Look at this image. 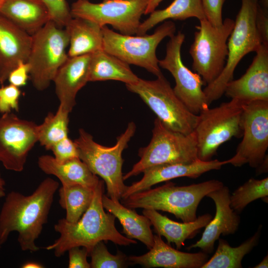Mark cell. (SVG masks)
<instances>
[{"mask_svg": "<svg viewBox=\"0 0 268 268\" xmlns=\"http://www.w3.org/2000/svg\"><path fill=\"white\" fill-rule=\"evenodd\" d=\"M59 183L51 178L43 180L30 195L12 191L5 196L0 211V240L6 242L12 232L18 233L22 251L35 252Z\"/></svg>", "mask_w": 268, "mask_h": 268, "instance_id": "6da1fadb", "label": "cell"}, {"mask_svg": "<svg viewBox=\"0 0 268 268\" xmlns=\"http://www.w3.org/2000/svg\"><path fill=\"white\" fill-rule=\"evenodd\" d=\"M104 192V182L100 180L88 209L76 222H69L64 218L59 219L54 225L59 237L45 249L54 251L60 257L71 248H85L88 253L100 241H110L120 246L136 244L135 240L121 234L116 229L115 216L103 207L102 199Z\"/></svg>", "mask_w": 268, "mask_h": 268, "instance_id": "7a4b0ae2", "label": "cell"}, {"mask_svg": "<svg viewBox=\"0 0 268 268\" xmlns=\"http://www.w3.org/2000/svg\"><path fill=\"white\" fill-rule=\"evenodd\" d=\"M223 186V182L215 179L182 186L167 181L161 186L134 193L120 200L122 204L130 208L166 211L188 222L197 219V209L202 199Z\"/></svg>", "mask_w": 268, "mask_h": 268, "instance_id": "3957f363", "label": "cell"}, {"mask_svg": "<svg viewBox=\"0 0 268 268\" xmlns=\"http://www.w3.org/2000/svg\"><path fill=\"white\" fill-rule=\"evenodd\" d=\"M135 124L130 122L125 132L117 138L116 144L108 147L101 145L93 136L82 129L74 141L79 153V158L95 175L100 176L106 184L107 196L120 201L127 186L124 183L122 153L134 136Z\"/></svg>", "mask_w": 268, "mask_h": 268, "instance_id": "277c9868", "label": "cell"}, {"mask_svg": "<svg viewBox=\"0 0 268 268\" xmlns=\"http://www.w3.org/2000/svg\"><path fill=\"white\" fill-rule=\"evenodd\" d=\"M139 160L123 176V180L137 175L156 165L191 163L199 160L194 132L185 134L166 127L157 118L154 121L152 136L149 144L138 151Z\"/></svg>", "mask_w": 268, "mask_h": 268, "instance_id": "5b68a950", "label": "cell"}, {"mask_svg": "<svg viewBox=\"0 0 268 268\" xmlns=\"http://www.w3.org/2000/svg\"><path fill=\"white\" fill-rule=\"evenodd\" d=\"M259 0H241L234 26L228 38V55L225 67L218 77L203 89L207 103L219 99L226 84L233 79L235 68L243 58L256 52L261 44L255 17Z\"/></svg>", "mask_w": 268, "mask_h": 268, "instance_id": "8992f818", "label": "cell"}, {"mask_svg": "<svg viewBox=\"0 0 268 268\" xmlns=\"http://www.w3.org/2000/svg\"><path fill=\"white\" fill-rule=\"evenodd\" d=\"M103 50L129 65L145 68L156 76L162 75L156 50L159 44L166 37L175 35L176 26L171 21H165L150 35L122 34L102 27Z\"/></svg>", "mask_w": 268, "mask_h": 268, "instance_id": "52a82bcc", "label": "cell"}, {"mask_svg": "<svg viewBox=\"0 0 268 268\" xmlns=\"http://www.w3.org/2000/svg\"><path fill=\"white\" fill-rule=\"evenodd\" d=\"M69 37L65 28L52 20L32 35L31 49L27 63L30 78L38 91L46 89L60 67L68 58L66 49Z\"/></svg>", "mask_w": 268, "mask_h": 268, "instance_id": "ba28073f", "label": "cell"}, {"mask_svg": "<svg viewBox=\"0 0 268 268\" xmlns=\"http://www.w3.org/2000/svg\"><path fill=\"white\" fill-rule=\"evenodd\" d=\"M243 104L236 99L201 111L193 131L199 160H211L219 146L232 137L242 136Z\"/></svg>", "mask_w": 268, "mask_h": 268, "instance_id": "9c48e42d", "label": "cell"}, {"mask_svg": "<svg viewBox=\"0 0 268 268\" xmlns=\"http://www.w3.org/2000/svg\"><path fill=\"white\" fill-rule=\"evenodd\" d=\"M126 86L137 94L168 129L185 134L193 132L198 115L187 108L163 74L153 80L139 78L136 82Z\"/></svg>", "mask_w": 268, "mask_h": 268, "instance_id": "30bf717a", "label": "cell"}, {"mask_svg": "<svg viewBox=\"0 0 268 268\" xmlns=\"http://www.w3.org/2000/svg\"><path fill=\"white\" fill-rule=\"evenodd\" d=\"M194 33L190 54L194 71L201 77L204 84L211 83L222 71L228 55L227 40L235 24L225 18L219 27L211 25L206 19L200 21Z\"/></svg>", "mask_w": 268, "mask_h": 268, "instance_id": "8fae6325", "label": "cell"}, {"mask_svg": "<svg viewBox=\"0 0 268 268\" xmlns=\"http://www.w3.org/2000/svg\"><path fill=\"white\" fill-rule=\"evenodd\" d=\"M149 0H104L93 3L76 0L70 8L72 17L83 18L101 27L111 25L120 33L136 34Z\"/></svg>", "mask_w": 268, "mask_h": 268, "instance_id": "7c38bea8", "label": "cell"}, {"mask_svg": "<svg viewBox=\"0 0 268 268\" xmlns=\"http://www.w3.org/2000/svg\"><path fill=\"white\" fill-rule=\"evenodd\" d=\"M242 140L235 154L226 164L241 167L246 164L257 168L267 156L268 148V101L243 104Z\"/></svg>", "mask_w": 268, "mask_h": 268, "instance_id": "4fadbf2b", "label": "cell"}, {"mask_svg": "<svg viewBox=\"0 0 268 268\" xmlns=\"http://www.w3.org/2000/svg\"><path fill=\"white\" fill-rule=\"evenodd\" d=\"M185 38L181 31L171 37L166 45L165 56L158 63L174 77L175 94L192 113L198 115L209 105L202 88L204 83L201 76L189 69L182 60L181 50Z\"/></svg>", "mask_w": 268, "mask_h": 268, "instance_id": "5bb4252c", "label": "cell"}, {"mask_svg": "<svg viewBox=\"0 0 268 268\" xmlns=\"http://www.w3.org/2000/svg\"><path fill=\"white\" fill-rule=\"evenodd\" d=\"M38 125L13 113L0 118V162L8 170H23L29 152L38 142Z\"/></svg>", "mask_w": 268, "mask_h": 268, "instance_id": "9a60e30c", "label": "cell"}, {"mask_svg": "<svg viewBox=\"0 0 268 268\" xmlns=\"http://www.w3.org/2000/svg\"><path fill=\"white\" fill-rule=\"evenodd\" d=\"M255 52L246 72L229 81L225 88L226 96L242 104L268 101V46L261 44Z\"/></svg>", "mask_w": 268, "mask_h": 268, "instance_id": "2e32d148", "label": "cell"}, {"mask_svg": "<svg viewBox=\"0 0 268 268\" xmlns=\"http://www.w3.org/2000/svg\"><path fill=\"white\" fill-rule=\"evenodd\" d=\"M230 196L229 190L224 185L206 196L212 199L215 203V216L205 226L200 239L186 249L189 250L199 248L207 254L211 253L214 244L220 235L233 234L237 231L240 218L238 213L230 206Z\"/></svg>", "mask_w": 268, "mask_h": 268, "instance_id": "e0dca14e", "label": "cell"}, {"mask_svg": "<svg viewBox=\"0 0 268 268\" xmlns=\"http://www.w3.org/2000/svg\"><path fill=\"white\" fill-rule=\"evenodd\" d=\"M225 164H227L226 160L215 159L207 161L199 160L191 163L166 164L152 166L142 172L143 177L139 181L126 187L121 199L126 198L134 193L172 179L183 177L196 179L207 172L219 170Z\"/></svg>", "mask_w": 268, "mask_h": 268, "instance_id": "ac0fdd59", "label": "cell"}, {"mask_svg": "<svg viewBox=\"0 0 268 268\" xmlns=\"http://www.w3.org/2000/svg\"><path fill=\"white\" fill-rule=\"evenodd\" d=\"M130 264L144 268H201L208 260V254L202 251L196 253L181 252L165 243L161 236H153V245L142 255L128 257Z\"/></svg>", "mask_w": 268, "mask_h": 268, "instance_id": "d6986e66", "label": "cell"}, {"mask_svg": "<svg viewBox=\"0 0 268 268\" xmlns=\"http://www.w3.org/2000/svg\"><path fill=\"white\" fill-rule=\"evenodd\" d=\"M31 43L32 35L0 14V85L20 63L27 62Z\"/></svg>", "mask_w": 268, "mask_h": 268, "instance_id": "ffe728a7", "label": "cell"}, {"mask_svg": "<svg viewBox=\"0 0 268 268\" xmlns=\"http://www.w3.org/2000/svg\"><path fill=\"white\" fill-rule=\"evenodd\" d=\"M90 56L68 57L53 80L59 106L69 113L75 105L78 92L89 82Z\"/></svg>", "mask_w": 268, "mask_h": 268, "instance_id": "44dd1931", "label": "cell"}, {"mask_svg": "<svg viewBox=\"0 0 268 268\" xmlns=\"http://www.w3.org/2000/svg\"><path fill=\"white\" fill-rule=\"evenodd\" d=\"M0 14L30 35L51 20L48 7L41 0H5Z\"/></svg>", "mask_w": 268, "mask_h": 268, "instance_id": "7402d4cb", "label": "cell"}, {"mask_svg": "<svg viewBox=\"0 0 268 268\" xmlns=\"http://www.w3.org/2000/svg\"><path fill=\"white\" fill-rule=\"evenodd\" d=\"M142 213L150 220L156 234L164 236L168 244H174L178 250L184 246L186 240L192 239L205 227L212 218L211 214L205 213L193 221L178 222L154 209H143Z\"/></svg>", "mask_w": 268, "mask_h": 268, "instance_id": "603a6c76", "label": "cell"}, {"mask_svg": "<svg viewBox=\"0 0 268 268\" xmlns=\"http://www.w3.org/2000/svg\"><path fill=\"white\" fill-rule=\"evenodd\" d=\"M37 163L45 174L56 177L62 186L81 185L95 189L100 181L79 158L60 162L54 156L43 155L38 158Z\"/></svg>", "mask_w": 268, "mask_h": 268, "instance_id": "cb8c5ba5", "label": "cell"}, {"mask_svg": "<svg viewBox=\"0 0 268 268\" xmlns=\"http://www.w3.org/2000/svg\"><path fill=\"white\" fill-rule=\"evenodd\" d=\"M102 202L104 209L119 220L123 227V233L128 238L139 240L149 250L152 247L154 235L148 218L124 206L119 201L111 199L104 194Z\"/></svg>", "mask_w": 268, "mask_h": 268, "instance_id": "d4e9b609", "label": "cell"}, {"mask_svg": "<svg viewBox=\"0 0 268 268\" xmlns=\"http://www.w3.org/2000/svg\"><path fill=\"white\" fill-rule=\"evenodd\" d=\"M65 28L69 37L68 57L91 54L103 49L102 27L96 23L72 17Z\"/></svg>", "mask_w": 268, "mask_h": 268, "instance_id": "484cf974", "label": "cell"}, {"mask_svg": "<svg viewBox=\"0 0 268 268\" xmlns=\"http://www.w3.org/2000/svg\"><path fill=\"white\" fill-rule=\"evenodd\" d=\"M138 79L128 64L103 49L91 54L88 81L114 80L127 84Z\"/></svg>", "mask_w": 268, "mask_h": 268, "instance_id": "4316f807", "label": "cell"}, {"mask_svg": "<svg viewBox=\"0 0 268 268\" xmlns=\"http://www.w3.org/2000/svg\"><path fill=\"white\" fill-rule=\"evenodd\" d=\"M149 14L141 22L136 35L145 34L157 24L168 19L183 20L194 17L200 21L206 19L201 0H174L165 8L155 9Z\"/></svg>", "mask_w": 268, "mask_h": 268, "instance_id": "83f0119b", "label": "cell"}, {"mask_svg": "<svg viewBox=\"0 0 268 268\" xmlns=\"http://www.w3.org/2000/svg\"><path fill=\"white\" fill-rule=\"evenodd\" d=\"M262 225L253 236L237 247L230 246L228 242L219 238L214 254L201 268H242V261L258 244L261 235Z\"/></svg>", "mask_w": 268, "mask_h": 268, "instance_id": "f1b7e54d", "label": "cell"}, {"mask_svg": "<svg viewBox=\"0 0 268 268\" xmlns=\"http://www.w3.org/2000/svg\"><path fill=\"white\" fill-rule=\"evenodd\" d=\"M95 189L81 185L62 186L59 190V204L66 210V220L77 221L90 205Z\"/></svg>", "mask_w": 268, "mask_h": 268, "instance_id": "f546056e", "label": "cell"}, {"mask_svg": "<svg viewBox=\"0 0 268 268\" xmlns=\"http://www.w3.org/2000/svg\"><path fill=\"white\" fill-rule=\"evenodd\" d=\"M69 113L59 106L55 114L50 112L38 125V142L47 150L68 136Z\"/></svg>", "mask_w": 268, "mask_h": 268, "instance_id": "4dcf8cb0", "label": "cell"}, {"mask_svg": "<svg viewBox=\"0 0 268 268\" xmlns=\"http://www.w3.org/2000/svg\"><path fill=\"white\" fill-rule=\"evenodd\" d=\"M268 196V178H250L238 187L230 196L231 207L237 213L242 212L251 202L258 199L265 200Z\"/></svg>", "mask_w": 268, "mask_h": 268, "instance_id": "1f68e13d", "label": "cell"}, {"mask_svg": "<svg viewBox=\"0 0 268 268\" xmlns=\"http://www.w3.org/2000/svg\"><path fill=\"white\" fill-rule=\"evenodd\" d=\"M91 257V268H123L130 264L128 257L118 251L112 255L108 250L103 241L97 243L89 253Z\"/></svg>", "mask_w": 268, "mask_h": 268, "instance_id": "d6a6232c", "label": "cell"}, {"mask_svg": "<svg viewBox=\"0 0 268 268\" xmlns=\"http://www.w3.org/2000/svg\"><path fill=\"white\" fill-rule=\"evenodd\" d=\"M48 7L51 20L64 28L72 18L70 9L66 0H41Z\"/></svg>", "mask_w": 268, "mask_h": 268, "instance_id": "836d02e7", "label": "cell"}, {"mask_svg": "<svg viewBox=\"0 0 268 268\" xmlns=\"http://www.w3.org/2000/svg\"><path fill=\"white\" fill-rule=\"evenodd\" d=\"M21 95L19 88L9 84L0 85V112L4 114L12 110L19 111V100Z\"/></svg>", "mask_w": 268, "mask_h": 268, "instance_id": "e575fe53", "label": "cell"}, {"mask_svg": "<svg viewBox=\"0 0 268 268\" xmlns=\"http://www.w3.org/2000/svg\"><path fill=\"white\" fill-rule=\"evenodd\" d=\"M50 150L52 151L54 158L60 162L79 158L77 147L74 141L68 136L54 144Z\"/></svg>", "mask_w": 268, "mask_h": 268, "instance_id": "d590c367", "label": "cell"}, {"mask_svg": "<svg viewBox=\"0 0 268 268\" xmlns=\"http://www.w3.org/2000/svg\"><path fill=\"white\" fill-rule=\"evenodd\" d=\"M255 25L261 44L268 46V0H258Z\"/></svg>", "mask_w": 268, "mask_h": 268, "instance_id": "8d00e7d4", "label": "cell"}, {"mask_svg": "<svg viewBox=\"0 0 268 268\" xmlns=\"http://www.w3.org/2000/svg\"><path fill=\"white\" fill-rule=\"evenodd\" d=\"M225 0H201L206 20L213 26L223 24L222 7Z\"/></svg>", "mask_w": 268, "mask_h": 268, "instance_id": "74e56055", "label": "cell"}, {"mask_svg": "<svg viewBox=\"0 0 268 268\" xmlns=\"http://www.w3.org/2000/svg\"><path fill=\"white\" fill-rule=\"evenodd\" d=\"M67 252L68 268H91L90 264L87 260L89 253L85 248L74 247L70 248Z\"/></svg>", "mask_w": 268, "mask_h": 268, "instance_id": "f35d334b", "label": "cell"}, {"mask_svg": "<svg viewBox=\"0 0 268 268\" xmlns=\"http://www.w3.org/2000/svg\"><path fill=\"white\" fill-rule=\"evenodd\" d=\"M29 66L27 62L20 63L9 73V84L20 87L25 85L29 77Z\"/></svg>", "mask_w": 268, "mask_h": 268, "instance_id": "ab89813d", "label": "cell"}, {"mask_svg": "<svg viewBox=\"0 0 268 268\" xmlns=\"http://www.w3.org/2000/svg\"><path fill=\"white\" fill-rule=\"evenodd\" d=\"M163 0H149L144 14H148L155 10Z\"/></svg>", "mask_w": 268, "mask_h": 268, "instance_id": "60d3db41", "label": "cell"}, {"mask_svg": "<svg viewBox=\"0 0 268 268\" xmlns=\"http://www.w3.org/2000/svg\"><path fill=\"white\" fill-rule=\"evenodd\" d=\"M257 174L268 172V156L265 157L262 163L256 168Z\"/></svg>", "mask_w": 268, "mask_h": 268, "instance_id": "b9f144b4", "label": "cell"}, {"mask_svg": "<svg viewBox=\"0 0 268 268\" xmlns=\"http://www.w3.org/2000/svg\"><path fill=\"white\" fill-rule=\"evenodd\" d=\"M22 268H42L43 266L39 263L35 262H27L23 264L21 267Z\"/></svg>", "mask_w": 268, "mask_h": 268, "instance_id": "7bdbcfd3", "label": "cell"}, {"mask_svg": "<svg viewBox=\"0 0 268 268\" xmlns=\"http://www.w3.org/2000/svg\"><path fill=\"white\" fill-rule=\"evenodd\" d=\"M5 182L0 173V199L5 197Z\"/></svg>", "mask_w": 268, "mask_h": 268, "instance_id": "ee69618b", "label": "cell"}, {"mask_svg": "<svg viewBox=\"0 0 268 268\" xmlns=\"http://www.w3.org/2000/svg\"><path fill=\"white\" fill-rule=\"evenodd\" d=\"M254 268H268V255H267L262 261L258 265L254 267Z\"/></svg>", "mask_w": 268, "mask_h": 268, "instance_id": "f6af8a7d", "label": "cell"}, {"mask_svg": "<svg viewBox=\"0 0 268 268\" xmlns=\"http://www.w3.org/2000/svg\"><path fill=\"white\" fill-rule=\"evenodd\" d=\"M5 0H0V9L2 6Z\"/></svg>", "mask_w": 268, "mask_h": 268, "instance_id": "bcb514c9", "label": "cell"}, {"mask_svg": "<svg viewBox=\"0 0 268 268\" xmlns=\"http://www.w3.org/2000/svg\"><path fill=\"white\" fill-rule=\"evenodd\" d=\"M4 243H5V242H4V241H3L0 240V249L1 248L2 245H3Z\"/></svg>", "mask_w": 268, "mask_h": 268, "instance_id": "7dc6e473", "label": "cell"}]
</instances>
